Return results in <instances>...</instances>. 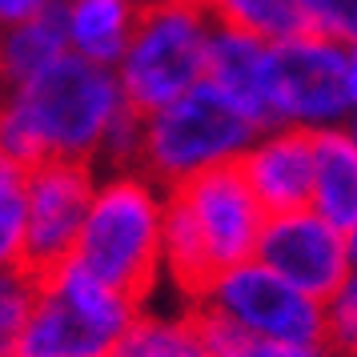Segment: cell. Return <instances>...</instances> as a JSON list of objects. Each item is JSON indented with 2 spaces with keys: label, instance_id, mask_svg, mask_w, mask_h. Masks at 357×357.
I'll use <instances>...</instances> for the list:
<instances>
[{
  "label": "cell",
  "instance_id": "1",
  "mask_svg": "<svg viewBox=\"0 0 357 357\" xmlns=\"http://www.w3.org/2000/svg\"><path fill=\"white\" fill-rule=\"evenodd\" d=\"M129 109L116 68L65 52L33 81L0 93V149L20 173L40 161L100 169L109 132Z\"/></svg>",
  "mask_w": 357,
  "mask_h": 357
},
{
  "label": "cell",
  "instance_id": "2",
  "mask_svg": "<svg viewBox=\"0 0 357 357\" xmlns=\"http://www.w3.org/2000/svg\"><path fill=\"white\" fill-rule=\"evenodd\" d=\"M265 217L237 165L173 185L165 205V285L193 301L213 273L257 253Z\"/></svg>",
  "mask_w": 357,
  "mask_h": 357
},
{
  "label": "cell",
  "instance_id": "3",
  "mask_svg": "<svg viewBox=\"0 0 357 357\" xmlns=\"http://www.w3.org/2000/svg\"><path fill=\"white\" fill-rule=\"evenodd\" d=\"M165 205L169 189L145 169H100L68 261L149 305L157 285H165Z\"/></svg>",
  "mask_w": 357,
  "mask_h": 357
},
{
  "label": "cell",
  "instance_id": "4",
  "mask_svg": "<svg viewBox=\"0 0 357 357\" xmlns=\"http://www.w3.org/2000/svg\"><path fill=\"white\" fill-rule=\"evenodd\" d=\"M145 301L65 261L40 273L33 313L17 341V357H113L141 317Z\"/></svg>",
  "mask_w": 357,
  "mask_h": 357
},
{
  "label": "cell",
  "instance_id": "5",
  "mask_svg": "<svg viewBox=\"0 0 357 357\" xmlns=\"http://www.w3.org/2000/svg\"><path fill=\"white\" fill-rule=\"evenodd\" d=\"M253 137L257 125L205 81L185 97L145 113L137 169H145L153 181L173 189L201 173L237 165Z\"/></svg>",
  "mask_w": 357,
  "mask_h": 357
},
{
  "label": "cell",
  "instance_id": "6",
  "mask_svg": "<svg viewBox=\"0 0 357 357\" xmlns=\"http://www.w3.org/2000/svg\"><path fill=\"white\" fill-rule=\"evenodd\" d=\"M217 24L201 0H145L116 81L137 113H153L205 84Z\"/></svg>",
  "mask_w": 357,
  "mask_h": 357
},
{
  "label": "cell",
  "instance_id": "7",
  "mask_svg": "<svg viewBox=\"0 0 357 357\" xmlns=\"http://www.w3.org/2000/svg\"><path fill=\"white\" fill-rule=\"evenodd\" d=\"M189 305L201 317L269 341H325V301L301 293L265 261L249 257L213 273Z\"/></svg>",
  "mask_w": 357,
  "mask_h": 357
},
{
  "label": "cell",
  "instance_id": "8",
  "mask_svg": "<svg viewBox=\"0 0 357 357\" xmlns=\"http://www.w3.org/2000/svg\"><path fill=\"white\" fill-rule=\"evenodd\" d=\"M349 49L317 33H297L273 45V125L337 129L349 125Z\"/></svg>",
  "mask_w": 357,
  "mask_h": 357
},
{
  "label": "cell",
  "instance_id": "9",
  "mask_svg": "<svg viewBox=\"0 0 357 357\" xmlns=\"http://www.w3.org/2000/svg\"><path fill=\"white\" fill-rule=\"evenodd\" d=\"M97 165L84 161H40L20 173L24 189V265L49 273L65 265L77 249L89 201L97 189Z\"/></svg>",
  "mask_w": 357,
  "mask_h": 357
},
{
  "label": "cell",
  "instance_id": "10",
  "mask_svg": "<svg viewBox=\"0 0 357 357\" xmlns=\"http://www.w3.org/2000/svg\"><path fill=\"white\" fill-rule=\"evenodd\" d=\"M257 261L281 273L301 293L329 301L341 289V281L354 273V257L345 245V229L325 221L317 209H289L269 213L257 241Z\"/></svg>",
  "mask_w": 357,
  "mask_h": 357
},
{
  "label": "cell",
  "instance_id": "11",
  "mask_svg": "<svg viewBox=\"0 0 357 357\" xmlns=\"http://www.w3.org/2000/svg\"><path fill=\"white\" fill-rule=\"evenodd\" d=\"M237 169L245 173L265 213L305 209L313 197V132L293 125L257 129Z\"/></svg>",
  "mask_w": 357,
  "mask_h": 357
},
{
  "label": "cell",
  "instance_id": "12",
  "mask_svg": "<svg viewBox=\"0 0 357 357\" xmlns=\"http://www.w3.org/2000/svg\"><path fill=\"white\" fill-rule=\"evenodd\" d=\"M205 81L229 105H237L257 129L273 125V40L237 29H217Z\"/></svg>",
  "mask_w": 357,
  "mask_h": 357
},
{
  "label": "cell",
  "instance_id": "13",
  "mask_svg": "<svg viewBox=\"0 0 357 357\" xmlns=\"http://www.w3.org/2000/svg\"><path fill=\"white\" fill-rule=\"evenodd\" d=\"M145 0H56L68 52L116 68Z\"/></svg>",
  "mask_w": 357,
  "mask_h": 357
},
{
  "label": "cell",
  "instance_id": "14",
  "mask_svg": "<svg viewBox=\"0 0 357 357\" xmlns=\"http://www.w3.org/2000/svg\"><path fill=\"white\" fill-rule=\"evenodd\" d=\"M317 209L337 229H349L357 217V132L349 125L313 132V197Z\"/></svg>",
  "mask_w": 357,
  "mask_h": 357
},
{
  "label": "cell",
  "instance_id": "15",
  "mask_svg": "<svg viewBox=\"0 0 357 357\" xmlns=\"http://www.w3.org/2000/svg\"><path fill=\"white\" fill-rule=\"evenodd\" d=\"M65 52L68 45H65L61 17H56V4L36 13V17L0 24V93L33 81L36 73H45Z\"/></svg>",
  "mask_w": 357,
  "mask_h": 357
},
{
  "label": "cell",
  "instance_id": "16",
  "mask_svg": "<svg viewBox=\"0 0 357 357\" xmlns=\"http://www.w3.org/2000/svg\"><path fill=\"white\" fill-rule=\"evenodd\" d=\"M113 357H209V345H205L193 305H181L173 313L145 305L132 329L113 349Z\"/></svg>",
  "mask_w": 357,
  "mask_h": 357
},
{
  "label": "cell",
  "instance_id": "17",
  "mask_svg": "<svg viewBox=\"0 0 357 357\" xmlns=\"http://www.w3.org/2000/svg\"><path fill=\"white\" fill-rule=\"evenodd\" d=\"M217 29H237V33L261 36V40H289L305 33V20L297 0H201Z\"/></svg>",
  "mask_w": 357,
  "mask_h": 357
},
{
  "label": "cell",
  "instance_id": "18",
  "mask_svg": "<svg viewBox=\"0 0 357 357\" xmlns=\"http://www.w3.org/2000/svg\"><path fill=\"white\" fill-rule=\"evenodd\" d=\"M197 313V309H193ZM201 333H205V345H209V357H341L329 341H269V337H249V333H237L233 325L213 321V317H201Z\"/></svg>",
  "mask_w": 357,
  "mask_h": 357
},
{
  "label": "cell",
  "instance_id": "19",
  "mask_svg": "<svg viewBox=\"0 0 357 357\" xmlns=\"http://www.w3.org/2000/svg\"><path fill=\"white\" fill-rule=\"evenodd\" d=\"M40 273L29 265H4L0 269V357H17V341L33 313Z\"/></svg>",
  "mask_w": 357,
  "mask_h": 357
},
{
  "label": "cell",
  "instance_id": "20",
  "mask_svg": "<svg viewBox=\"0 0 357 357\" xmlns=\"http://www.w3.org/2000/svg\"><path fill=\"white\" fill-rule=\"evenodd\" d=\"M309 33L337 40L341 49L357 52V0H297Z\"/></svg>",
  "mask_w": 357,
  "mask_h": 357
},
{
  "label": "cell",
  "instance_id": "21",
  "mask_svg": "<svg viewBox=\"0 0 357 357\" xmlns=\"http://www.w3.org/2000/svg\"><path fill=\"white\" fill-rule=\"evenodd\" d=\"M325 341L341 357H357V269L325 301Z\"/></svg>",
  "mask_w": 357,
  "mask_h": 357
},
{
  "label": "cell",
  "instance_id": "22",
  "mask_svg": "<svg viewBox=\"0 0 357 357\" xmlns=\"http://www.w3.org/2000/svg\"><path fill=\"white\" fill-rule=\"evenodd\" d=\"M24 265V189L20 173L0 181V269Z\"/></svg>",
  "mask_w": 357,
  "mask_h": 357
},
{
  "label": "cell",
  "instance_id": "23",
  "mask_svg": "<svg viewBox=\"0 0 357 357\" xmlns=\"http://www.w3.org/2000/svg\"><path fill=\"white\" fill-rule=\"evenodd\" d=\"M56 0H0V24H13V20H24V17H36L52 8Z\"/></svg>",
  "mask_w": 357,
  "mask_h": 357
},
{
  "label": "cell",
  "instance_id": "24",
  "mask_svg": "<svg viewBox=\"0 0 357 357\" xmlns=\"http://www.w3.org/2000/svg\"><path fill=\"white\" fill-rule=\"evenodd\" d=\"M345 93H349V129H357V52H349V77H345Z\"/></svg>",
  "mask_w": 357,
  "mask_h": 357
},
{
  "label": "cell",
  "instance_id": "25",
  "mask_svg": "<svg viewBox=\"0 0 357 357\" xmlns=\"http://www.w3.org/2000/svg\"><path fill=\"white\" fill-rule=\"evenodd\" d=\"M345 245H349V257H354V269H357V217H354V225L345 229Z\"/></svg>",
  "mask_w": 357,
  "mask_h": 357
},
{
  "label": "cell",
  "instance_id": "26",
  "mask_svg": "<svg viewBox=\"0 0 357 357\" xmlns=\"http://www.w3.org/2000/svg\"><path fill=\"white\" fill-rule=\"evenodd\" d=\"M20 169L13 161H8V157H4V149H0V181H8V177H17Z\"/></svg>",
  "mask_w": 357,
  "mask_h": 357
},
{
  "label": "cell",
  "instance_id": "27",
  "mask_svg": "<svg viewBox=\"0 0 357 357\" xmlns=\"http://www.w3.org/2000/svg\"><path fill=\"white\" fill-rule=\"evenodd\" d=\"M354 132H357V129H354Z\"/></svg>",
  "mask_w": 357,
  "mask_h": 357
}]
</instances>
